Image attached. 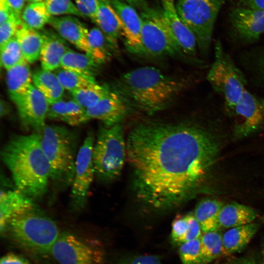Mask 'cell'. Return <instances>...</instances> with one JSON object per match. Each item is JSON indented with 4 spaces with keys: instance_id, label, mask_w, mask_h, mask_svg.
<instances>
[{
    "instance_id": "6da1fadb",
    "label": "cell",
    "mask_w": 264,
    "mask_h": 264,
    "mask_svg": "<svg viewBox=\"0 0 264 264\" xmlns=\"http://www.w3.org/2000/svg\"><path fill=\"white\" fill-rule=\"evenodd\" d=\"M126 144L137 198L159 210L179 205L203 190L220 151L212 132L195 123H141L131 131Z\"/></svg>"
},
{
    "instance_id": "7a4b0ae2",
    "label": "cell",
    "mask_w": 264,
    "mask_h": 264,
    "mask_svg": "<svg viewBox=\"0 0 264 264\" xmlns=\"http://www.w3.org/2000/svg\"><path fill=\"white\" fill-rule=\"evenodd\" d=\"M1 158L17 189L33 199L45 193L50 167L38 132L12 136L1 150Z\"/></svg>"
},
{
    "instance_id": "3957f363",
    "label": "cell",
    "mask_w": 264,
    "mask_h": 264,
    "mask_svg": "<svg viewBox=\"0 0 264 264\" xmlns=\"http://www.w3.org/2000/svg\"><path fill=\"white\" fill-rule=\"evenodd\" d=\"M187 83L156 67L146 66L123 74L115 89L129 102L153 114L165 110L182 92Z\"/></svg>"
},
{
    "instance_id": "277c9868",
    "label": "cell",
    "mask_w": 264,
    "mask_h": 264,
    "mask_svg": "<svg viewBox=\"0 0 264 264\" xmlns=\"http://www.w3.org/2000/svg\"><path fill=\"white\" fill-rule=\"evenodd\" d=\"M4 233L16 246L37 260L51 256L60 233L57 224L37 209L12 219Z\"/></svg>"
},
{
    "instance_id": "5b68a950",
    "label": "cell",
    "mask_w": 264,
    "mask_h": 264,
    "mask_svg": "<svg viewBox=\"0 0 264 264\" xmlns=\"http://www.w3.org/2000/svg\"><path fill=\"white\" fill-rule=\"evenodd\" d=\"M38 132L49 165L50 179L60 187L71 185L78 153L75 134L65 126L57 125H45Z\"/></svg>"
},
{
    "instance_id": "8992f818",
    "label": "cell",
    "mask_w": 264,
    "mask_h": 264,
    "mask_svg": "<svg viewBox=\"0 0 264 264\" xmlns=\"http://www.w3.org/2000/svg\"><path fill=\"white\" fill-rule=\"evenodd\" d=\"M213 62L207 75L212 88L221 96L226 111L231 116L235 107L246 88V78L226 51L220 41L214 45Z\"/></svg>"
},
{
    "instance_id": "52a82bcc",
    "label": "cell",
    "mask_w": 264,
    "mask_h": 264,
    "mask_svg": "<svg viewBox=\"0 0 264 264\" xmlns=\"http://www.w3.org/2000/svg\"><path fill=\"white\" fill-rule=\"evenodd\" d=\"M127 154V144L121 123L102 126L93 147L92 157L95 176L109 182L121 173Z\"/></svg>"
},
{
    "instance_id": "ba28073f",
    "label": "cell",
    "mask_w": 264,
    "mask_h": 264,
    "mask_svg": "<svg viewBox=\"0 0 264 264\" xmlns=\"http://www.w3.org/2000/svg\"><path fill=\"white\" fill-rule=\"evenodd\" d=\"M225 0H177L176 5L182 22L197 39L198 50L204 56L211 46L216 20Z\"/></svg>"
},
{
    "instance_id": "9c48e42d",
    "label": "cell",
    "mask_w": 264,
    "mask_h": 264,
    "mask_svg": "<svg viewBox=\"0 0 264 264\" xmlns=\"http://www.w3.org/2000/svg\"><path fill=\"white\" fill-rule=\"evenodd\" d=\"M144 54L174 57L182 54L164 19L160 8L148 6L139 12Z\"/></svg>"
},
{
    "instance_id": "30bf717a",
    "label": "cell",
    "mask_w": 264,
    "mask_h": 264,
    "mask_svg": "<svg viewBox=\"0 0 264 264\" xmlns=\"http://www.w3.org/2000/svg\"><path fill=\"white\" fill-rule=\"evenodd\" d=\"M51 256L59 264H103L104 258L100 248L68 232L60 233Z\"/></svg>"
},
{
    "instance_id": "8fae6325",
    "label": "cell",
    "mask_w": 264,
    "mask_h": 264,
    "mask_svg": "<svg viewBox=\"0 0 264 264\" xmlns=\"http://www.w3.org/2000/svg\"><path fill=\"white\" fill-rule=\"evenodd\" d=\"M94 142L93 135L89 133L77 153L71 185L70 206L74 211H80L86 205L88 193L95 175L92 157Z\"/></svg>"
},
{
    "instance_id": "7c38bea8",
    "label": "cell",
    "mask_w": 264,
    "mask_h": 264,
    "mask_svg": "<svg viewBox=\"0 0 264 264\" xmlns=\"http://www.w3.org/2000/svg\"><path fill=\"white\" fill-rule=\"evenodd\" d=\"M230 116L236 138H244L264 130V96L246 89Z\"/></svg>"
},
{
    "instance_id": "4fadbf2b",
    "label": "cell",
    "mask_w": 264,
    "mask_h": 264,
    "mask_svg": "<svg viewBox=\"0 0 264 264\" xmlns=\"http://www.w3.org/2000/svg\"><path fill=\"white\" fill-rule=\"evenodd\" d=\"M229 20L233 38L242 45L256 43L264 33V10L236 6Z\"/></svg>"
},
{
    "instance_id": "5bb4252c",
    "label": "cell",
    "mask_w": 264,
    "mask_h": 264,
    "mask_svg": "<svg viewBox=\"0 0 264 264\" xmlns=\"http://www.w3.org/2000/svg\"><path fill=\"white\" fill-rule=\"evenodd\" d=\"M109 0L121 22L122 36L127 50L134 54H144L140 14L135 8L122 0Z\"/></svg>"
},
{
    "instance_id": "9a60e30c",
    "label": "cell",
    "mask_w": 264,
    "mask_h": 264,
    "mask_svg": "<svg viewBox=\"0 0 264 264\" xmlns=\"http://www.w3.org/2000/svg\"><path fill=\"white\" fill-rule=\"evenodd\" d=\"M15 104L25 127L39 132L46 125L49 103L33 84L27 93Z\"/></svg>"
},
{
    "instance_id": "2e32d148",
    "label": "cell",
    "mask_w": 264,
    "mask_h": 264,
    "mask_svg": "<svg viewBox=\"0 0 264 264\" xmlns=\"http://www.w3.org/2000/svg\"><path fill=\"white\" fill-rule=\"evenodd\" d=\"M164 19L182 53L188 57L197 56L198 46L192 31L182 22L175 0H159Z\"/></svg>"
},
{
    "instance_id": "e0dca14e",
    "label": "cell",
    "mask_w": 264,
    "mask_h": 264,
    "mask_svg": "<svg viewBox=\"0 0 264 264\" xmlns=\"http://www.w3.org/2000/svg\"><path fill=\"white\" fill-rule=\"evenodd\" d=\"M131 106L118 91L110 88L95 106L86 110L88 120L97 119L110 126L121 123L129 113Z\"/></svg>"
},
{
    "instance_id": "ac0fdd59",
    "label": "cell",
    "mask_w": 264,
    "mask_h": 264,
    "mask_svg": "<svg viewBox=\"0 0 264 264\" xmlns=\"http://www.w3.org/2000/svg\"><path fill=\"white\" fill-rule=\"evenodd\" d=\"M48 24L66 41L85 53H89V30L77 17L71 15L52 16Z\"/></svg>"
},
{
    "instance_id": "d6986e66",
    "label": "cell",
    "mask_w": 264,
    "mask_h": 264,
    "mask_svg": "<svg viewBox=\"0 0 264 264\" xmlns=\"http://www.w3.org/2000/svg\"><path fill=\"white\" fill-rule=\"evenodd\" d=\"M36 209L33 198L17 188L1 190L0 196V229L4 232L13 218Z\"/></svg>"
},
{
    "instance_id": "ffe728a7",
    "label": "cell",
    "mask_w": 264,
    "mask_h": 264,
    "mask_svg": "<svg viewBox=\"0 0 264 264\" xmlns=\"http://www.w3.org/2000/svg\"><path fill=\"white\" fill-rule=\"evenodd\" d=\"M98 2L94 23L105 35L113 52L118 54L119 40L122 36L121 22L109 0H98Z\"/></svg>"
},
{
    "instance_id": "44dd1931",
    "label": "cell",
    "mask_w": 264,
    "mask_h": 264,
    "mask_svg": "<svg viewBox=\"0 0 264 264\" xmlns=\"http://www.w3.org/2000/svg\"><path fill=\"white\" fill-rule=\"evenodd\" d=\"M41 32L43 38L40 57L42 68L53 71L60 67L64 56L70 48L55 31L43 30Z\"/></svg>"
},
{
    "instance_id": "7402d4cb",
    "label": "cell",
    "mask_w": 264,
    "mask_h": 264,
    "mask_svg": "<svg viewBox=\"0 0 264 264\" xmlns=\"http://www.w3.org/2000/svg\"><path fill=\"white\" fill-rule=\"evenodd\" d=\"M238 61L247 82L264 91V44L243 51Z\"/></svg>"
},
{
    "instance_id": "603a6c76",
    "label": "cell",
    "mask_w": 264,
    "mask_h": 264,
    "mask_svg": "<svg viewBox=\"0 0 264 264\" xmlns=\"http://www.w3.org/2000/svg\"><path fill=\"white\" fill-rule=\"evenodd\" d=\"M32 73L25 61L7 70L6 84L12 101L15 104L23 97L32 85Z\"/></svg>"
},
{
    "instance_id": "cb8c5ba5",
    "label": "cell",
    "mask_w": 264,
    "mask_h": 264,
    "mask_svg": "<svg viewBox=\"0 0 264 264\" xmlns=\"http://www.w3.org/2000/svg\"><path fill=\"white\" fill-rule=\"evenodd\" d=\"M259 228V224L252 222L228 230L222 235L223 255H230L243 249Z\"/></svg>"
},
{
    "instance_id": "d4e9b609",
    "label": "cell",
    "mask_w": 264,
    "mask_h": 264,
    "mask_svg": "<svg viewBox=\"0 0 264 264\" xmlns=\"http://www.w3.org/2000/svg\"><path fill=\"white\" fill-rule=\"evenodd\" d=\"M257 212L248 206L231 202L222 206L219 215L220 228H231L252 223Z\"/></svg>"
},
{
    "instance_id": "484cf974",
    "label": "cell",
    "mask_w": 264,
    "mask_h": 264,
    "mask_svg": "<svg viewBox=\"0 0 264 264\" xmlns=\"http://www.w3.org/2000/svg\"><path fill=\"white\" fill-rule=\"evenodd\" d=\"M15 36L25 60L29 63H33L40 59L43 42L41 32L29 27L22 22Z\"/></svg>"
},
{
    "instance_id": "4316f807",
    "label": "cell",
    "mask_w": 264,
    "mask_h": 264,
    "mask_svg": "<svg viewBox=\"0 0 264 264\" xmlns=\"http://www.w3.org/2000/svg\"><path fill=\"white\" fill-rule=\"evenodd\" d=\"M32 82L49 104L62 99L65 89L53 71L42 68L36 70L32 73Z\"/></svg>"
},
{
    "instance_id": "83f0119b",
    "label": "cell",
    "mask_w": 264,
    "mask_h": 264,
    "mask_svg": "<svg viewBox=\"0 0 264 264\" xmlns=\"http://www.w3.org/2000/svg\"><path fill=\"white\" fill-rule=\"evenodd\" d=\"M224 204L218 199L206 198L197 205L194 216L200 225L202 232L218 230L219 215Z\"/></svg>"
},
{
    "instance_id": "f1b7e54d",
    "label": "cell",
    "mask_w": 264,
    "mask_h": 264,
    "mask_svg": "<svg viewBox=\"0 0 264 264\" xmlns=\"http://www.w3.org/2000/svg\"><path fill=\"white\" fill-rule=\"evenodd\" d=\"M100 65L87 53H79L69 49L64 56L60 67L74 72L95 77Z\"/></svg>"
},
{
    "instance_id": "f546056e",
    "label": "cell",
    "mask_w": 264,
    "mask_h": 264,
    "mask_svg": "<svg viewBox=\"0 0 264 264\" xmlns=\"http://www.w3.org/2000/svg\"><path fill=\"white\" fill-rule=\"evenodd\" d=\"M88 43L89 54L99 65L107 63L113 52L105 35L98 27L91 28L88 32Z\"/></svg>"
},
{
    "instance_id": "4dcf8cb0",
    "label": "cell",
    "mask_w": 264,
    "mask_h": 264,
    "mask_svg": "<svg viewBox=\"0 0 264 264\" xmlns=\"http://www.w3.org/2000/svg\"><path fill=\"white\" fill-rule=\"evenodd\" d=\"M199 264H208L223 255L222 235L218 230L204 232L200 237Z\"/></svg>"
},
{
    "instance_id": "1f68e13d",
    "label": "cell",
    "mask_w": 264,
    "mask_h": 264,
    "mask_svg": "<svg viewBox=\"0 0 264 264\" xmlns=\"http://www.w3.org/2000/svg\"><path fill=\"white\" fill-rule=\"evenodd\" d=\"M44 1L29 3L21 15L22 22L33 29L39 30L48 24L51 18Z\"/></svg>"
},
{
    "instance_id": "d6a6232c",
    "label": "cell",
    "mask_w": 264,
    "mask_h": 264,
    "mask_svg": "<svg viewBox=\"0 0 264 264\" xmlns=\"http://www.w3.org/2000/svg\"><path fill=\"white\" fill-rule=\"evenodd\" d=\"M53 72L64 89L70 92L86 88L97 83L95 77L74 72L61 67Z\"/></svg>"
},
{
    "instance_id": "836d02e7",
    "label": "cell",
    "mask_w": 264,
    "mask_h": 264,
    "mask_svg": "<svg viewBox=\"0 0 264 264\" xmlns=\"http://www.w3.org/2000/svg\"><path fill=\"white\" fill-rule=\"evenodd\" d=\"M110 88L107 85L98 83L88 87L70 92L72 98L85 109L95 106L109 92Z\"/></svg>"
},
{
    "instance_id": "e575fe53",
    "label": "cell",
    "mask_w": 264,
    "mask_h": 264,
    "mask_svg": "<svg viewBox=\"0 0 264 264\" xmlns=\"http://www.w3.org/2000/svg\"><path fill=\"white\" fill-rule=\"evenodd\" d=\"M0 48L1 66L6 70L26 61L16 36Z\"/></svg>"
},
{
    "instance_id": "d590c367",
    "label": "cell",
    "mask_w": 264,
    "mask_h": 264,
    "mask_svg": "<svg viewBox=\"0 0 264 264\" xmlns=\"http://www.w3.org/2000/svg\"><path fill=\"white\" fill-rule=\"evenodd\" d=\"M44 2L51 16L71 15L84 18L71 0H44Z\"/></svg>"
},
{
    "instance_id": "8d00e7d4",
    "label": "cell",
    "mask_w": 264,
    "mask_h": 264,
    "mask_svg": "<svg viewBox=\"0 0 264 264\" xmlns=\"http://www.w3.org/2000/svg\"><path fill=\"white\" fill-rule=\"evenodd\" d=\"M178 253L182 264H199L201 258L200 238L181 244Z\"/></svg>"
},
{
    "instance_id": "74e56055",
    "label": "cell",
    "mask_w": 264,
    "mask_h": 264,
    "mask_svg": "<svg viewBox=\"0 0 264 264\" xmlns=\"http://www.w3.org/2000/svg\"><path fill=\"white\" fill-rule=\"evenodd\" d=\"M86 109L73 98L66 101V115L64 123L70 126H78L88 121Z\"/></svg>"
},
{
    "instance_id": "f35d334b",
    "label": "cell",
    "mask_w": 264,
    "mask_h": 264,
    "mask_svg": "<svg viewBox=\"0 0 264 264\" xmlns=\"http://www.w3.org/2000/svg\"><path fill=\"white\" fill-rule=\"evenodd\" d=\"M22 20L11 12L9 18L0 24V48L16 36Z\"/></svg>"
},
{
    "instance_id": "ab89813d",
    "label": "cell",
    "mask_w": 264,
    "mask_h": 264,
    "mask_svg": "<svg viewBox=\"0 0 264 264\" xmlns=\"http://www.w3.org/2000/svg\"><path fill=\"white\" fill-rule=\"evenodd\" d=\"M188 228L187 214L176 217L172 225L171 237L173 242L179 245L184 243Z\"/></svg>"
},
{
    "instance_id": "60d3db41",
    "label": "cell",
    "mask_w": 264,
    "mask_h": 264,
    "mask_svg": "<svg viewBox=\"0 0 264 264\" xmlns=\"http://www.w3.org/2000/svg\"><path fill=\"white\" fill-rule=\"evenodd\" d=\"M66 110V101L63 99L49 104L47 118L50 120L65 122Z\"/></svg>"
},
{
    "instance_id": "b9f144b4",
    "label": "cell",
    "mask_w": 264,
    "mask_h": 264,
    "mask_svg": "<svg viewBox=\"0 0 264 264\" xmlns=\"http://www.w3.org/2000/svg\"><path fill=\"white\" fill-rule=\"evenodd\" d=\"M188 221V228L185 237L184 242L200 238L202 235V230L198 222L193 213L187 214Z\"/></svg>"
},
{
    "instance_id": "7bdbcfd3",
    "label": "cell",
    "mask_w": 264,
    "mask_h": 264,
    "mask_svg": "<svg viewBox=\"0 0 264 264\" xmlns=\"http://www.w3.org/2000/svg\"><path fill=\"white\" fill-rule=\"evenodd\" d=\"M117 264H161V261L156 255H141L124 258Z\"/></svg>"
},
{
    "instance_id": "ee69618b",
    "label": "cell",
    "mask_w": 264,
    "mask_h": 264,
    "mask_svg": "<svg viewBox=\"0 0 264 264\" xmlns=\"http://www.w3.org/2000/svg\"><path fill=\"white\" fill-rule=\"evenodd\" d=\"M0 264H31L23 256L14 253H7L0 259Z\"/></svg>"
},
{
    "instance_id": "f6af8a7d",
    "label": "cell",
    "mask_w": 264,
    "mask_h": 264,
    "mask_svg": "<svg viewBox=\"0 0 264 264\" xmlns=\"http://www.w3.org/2000/svg\"><path fill=\"white\" fill-rule=\"evenodd\" d=\"M236 6L264 10V0H234Z\"/></svg>"
},
{
    "instance_id": "bcb514c9",
    "label": "cell",
    "mask_w": 264,
    "mask_h": 264,
    "mask_svg": "<svg viewBox=\"0 0 264 264\" xmlns=\"http://www.w3.org/2000/svg\"><path fill=\"white\" fill-rule=\"evenodd\" d=\"M26 0H6L11 11L17 17L21 19V15L24 8Z\"/></svg>"
},
{
    "instance_id": "7dc6e473",
    "label": "cell",
    "mask_w": 264,
    "mask_h": 264,
    "mask_svg": "<svg viewBox=\"0 0 264 264\" xmlns=\"http://www.w3.org/2000/svg\"><path fill=\"white\" fill-rule=\"evenodd\" d=\"M78 1L85 5L90 11L91 16V21L95 22L98 8V0H74Z\"/></svg>"
},
{
    "instance_id": "c3c4849f",
    "label": "cell",
    "mask_w": 264,
    "mask_h": 264,
    "mask_svg": "<svg viewBox=\"0 0 264 264\" xmlns=\"http://www.w3.org/2000/svg\"><path fill=\"white\" fill-rule=\"evenodd\" d=\"M11 10L6 1L0 0V24L10 16Z\"/></svg>"
},
{
    "instance_id": "681fc988",
    "label": "cell",
    "mask_w": 264,
    "mask_h": 264,
    "mask_svg": "<svg viewBox=\"0 0 264 264\" xmlns=\"http://www.w3.org/2000/svg\"><path fill=\"white\" fill-rule=\"evenodd\" d=\"M140 11L148 6L145 0H122Z\"/></svg>"
},
{
    "instance_id": "f907efd6",
    "label": "cell",
    "mask_w": 264,
    "mask_h": 264,
    "mask_svg": "<svg viewBox=\"0 0 264 264\" xmlns=\"http://www.w3.org/2000/svg\"><path fill=\"white\" fill-rule=\"evenodd\" d=\"M231 264H257V263L253 258L244 257L234 260Z\"/></svg>"
},
{
    "instance_id": "816d5d0a",
    "label": "cell",
    "mask_w": 264,
    "mask_h": 264,
    "mask_svg": "<svg viewBox=\"0 0 264 264\" xmlns=\"http://www.w3.org/2000/svg\"><path fill=\"white\" fill-rule=\"evenodd\" d=\"M9 112L7 104L2 100H0V116H4Z\"/></svg>"
},
{
    "instance_id": "f5cc1de1",
    "label": "cell",
    "mask_w": 264,
    "mask_h": 264,
    "mask_svg": "<svg viewBox=\"0 0 264 264\" xmlns=\"http://www.w3.org/2000/svg\"><path fill=\"white\" fill-rule=\"evenodd\" d=\"M44 0H26V1L29 2V3L42 2L44 1Z\"/></svg>"
},
{
    "instance_id": "db71d44e",
    "label": "cell",
    "mask_w": 264,
    "mask_h": 264,
    "mask_svg": "<svg viewBox=\"0 0 264 264\" xmlns=\"http://www.w3.org/2000/svg\"><path fill=\"white\" fill-rule=\"evenodd\" d=\"M262 255H263V261L262 264H264V246L263 249L262 251Z\"/></svg>"
},
{
    "instance_id": "11a10c76",
    "label": "cell",
    "mask_w": 264,
    "mask_h": 264,
    "mask_svg": "<svg viewBox=\"0 0 264 264\" xmlns=\"http://www.w3.org/2000/svg\"><path fill=\"white\" fill-rule=\"evenodd\" d=\"M262 220L264 222V215L262 217Z\"/></svg>"
},
{
    "instance_id": "9f6ffc18",
    "label": "cell",
    "mask_w": 264,
    "mask_h": 264,
    "mask_svg": "<svg viewBox=\"0 0 264 264\" xmlns=\"http://www.w3.org/2000/svg\"><path fill=\"white\" fill-rule=\"evenodd\" d=\"M0 0L6 1V0Z\"/></svg>"
}]
</instances>
